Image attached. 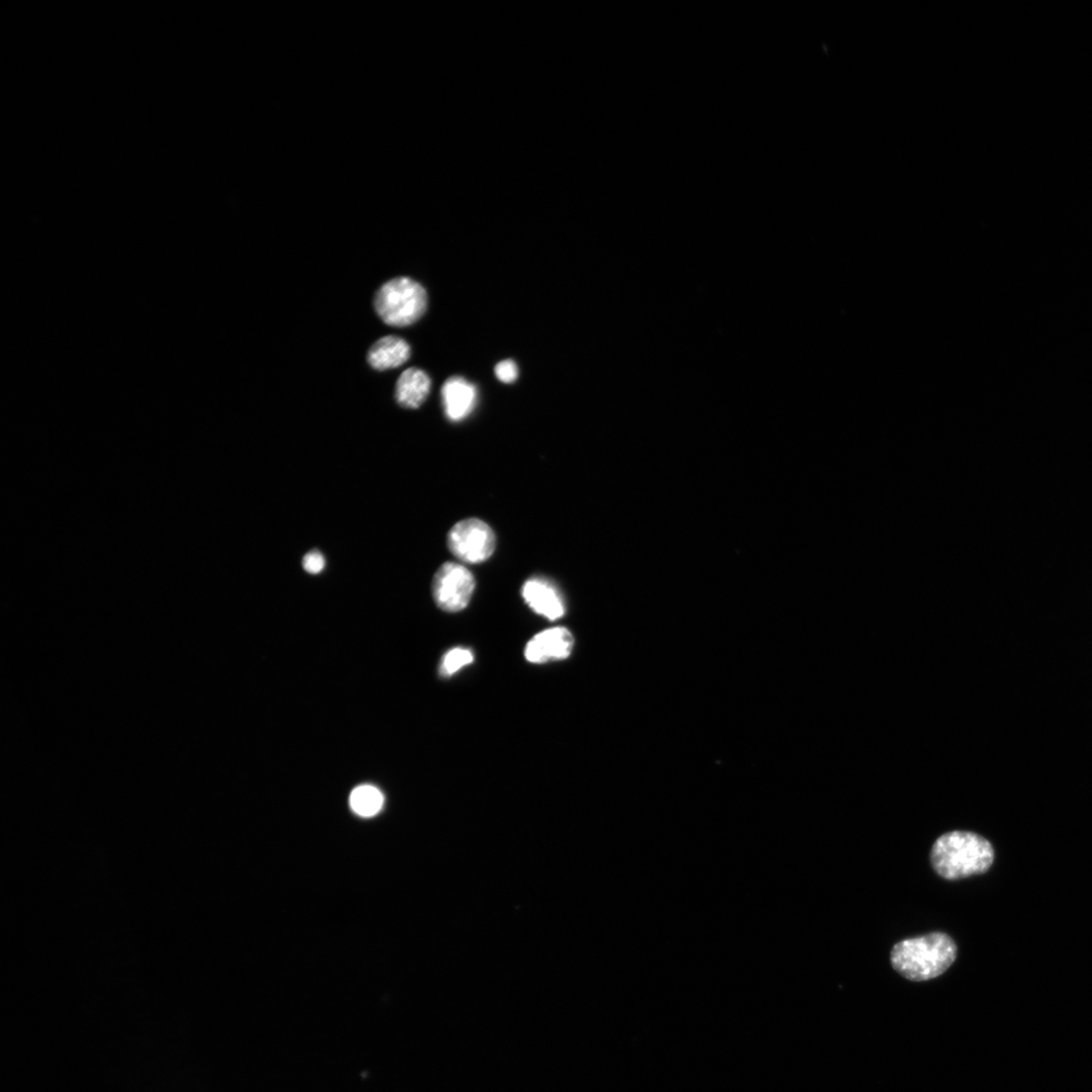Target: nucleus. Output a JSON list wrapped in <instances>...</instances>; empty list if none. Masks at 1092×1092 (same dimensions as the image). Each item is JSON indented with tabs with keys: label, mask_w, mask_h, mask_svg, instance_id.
<instances>
[{
	"label": "nucleus",
	"mask_w": 1092,
	"mask_h": 1092,
	"mask_svg": "<svg viewBox=\"0 0 1092 1092\" xmlns=\"http://www.w3.org/2000/svg\"><path fill=\"white\" fill-rule=\"evenodd\" d=\"M452 554L468 564H481L489 560L496 549V536L492 528L477 518L457 523L448 535Z\"/></svg>",
	"instance_id": "obj_4"
},
{
	"label": "nucleus",
	"mask_w": 1092,
	"mask_h": 1092,
	"mask_svg": "<svg viewBox=\"0 0 1092 1092\" xmlns=\"http://www.w3.org/2000/svg\"><path fill=\"white\" fill-rule=\"evenodd\" d=\"M518 372L517 365L511 360L501 362L495 368L497 379L505 384L514 383L518 379Z\"/></svg>",
	"instance_id": "obj_13"
},
{
	"label": "nucleus",
	"mask_w": 1092,
	"mask_h": 1092,
	"mask_svg": "<svg viewBox=\"0 0 1092 1092\" xmlns=\"http://www.w3.org/2000/svg\"><path fill=\"white\" fill-rule=\"evenodd\" d=\"M956 957L954 939L937 931L901 940L891 951L892 967L904 978L915 982L940 976Z\"/></svg>",
	"instance_id": "obj_2"
},
{
	"label": "nucleus",
	"mask_w": 1092,
	"mask_h": 1092,
	"mask_svg": "<svg viewBox=\"0 0 1092 1092\" xmlns=\"http://www.w3.org/2000/svg\"><path fill=\"white\" fill-rule=\"evenodd\" d=\"M994 861L992 845L983 836L970 831H951L939 836L932 846L930 862L937 875L947 880H960L987 872Z\"/></svg>",
	"instance_id": "obj_1"
},
{
	"label": "nucleus",
	"mask_w": 1092,
	"mask_h": 1092,
	"mask_svg": "<svg viewBox=\"0 0 1092 1092\" xmlns=\"http://www.w3.org/2000/svg\"><path fill=\"white\" fill-rule=\"evenodd\" d=\"M375 309L390 326L405 327L419 321L428 306L426 290L410 278H396L377 292Z\"/></svg>",
	"instance_id": "obj_3"
},
{
	"label": "nucleus",
	"mask_w": 1092,
	"mask_h": 1092,
	"mask_svg": "<svg viewBox=\"0 0 1092 1092\" xmlns=\"http://www.w3.org/2000/svg\"><path fill=\"white\" fill-rule=\"evenodd\" d=\"M474 661L473 653L468 649L457 648L450 651L440 665V675L444 678L454 676L460 670L469 666Z\"/></svg>",
	"instance_id": "obj_12"
},
{
	"label": "nucleus",
	"mask_w": 1092,
	"mask_h": 1092,
	"mask_svg": "<svg viewBox=\"0 0 1092 1092\" xmlns=\"http://www.w3.org/2000/svg\"><path fill=\"white\" fill-rule=\"evenodd\" d=\"M431 389L428 375L416 368L405 371L396 386V399L400 406L418 409L427 400Z\"/></svg>",
	"instance_id": "obj_10"
},
{
	"label": "nucleus",
	"mask_w": 1092,
	"mask_h": 1092,
	"mask_svg": "<svg viewBox=\"0 0 1092 1092\" xmlns=\"http://www.w3.org/2000/svg\"><path fill=\"white\" fill-rule=\"evenodd\" d=\"M574 636L565 627H554L536 634L526 646L525 658L533 664L562 661L574 649Z\"/></svg>",
	"instance_id": "obj_6"
},
{
	"label": "nucleus",
	"mask_w": 1092,
	"mask_h": 1092,
	"mask_svg": "<svg viewBox=\"0 0 1092 1092\" xmlns=\"http://www.w3.org/2000/svg\"><path fill=\"white\" fill-rule=\"evenodd\" d=\"M526 604L538 615L558 620L566 613V605L558 588L543 578L526 581L521 591Z\"/></svg>",
	"instance_id": "obj_7"
},
{
	"label": "nucleus",
	"mask_w": 1092,
	"mask_h": 1092,
	"mask_svg": "<svg viewBox=\"0 0 1092 1092\" xmlns=\"http://www.w3.org/2000/svg\"><path fill=\"white\" fill-rule=\"evenodd\" d=\"M442 404L446 417L454 422L468 418L478 402L477 388L461 377L449 379L441 390Z\"/></svg>",
	"instance_id": "obj_8"
},
{
	"label": "nucleus",
	"mask_w": 1092,
	"mask_h": 1092,
	"mask_svg": "<svg viewBox=\"0 0 1092 1092\" xmlns=\"http://www.w3.org/2000/svg\"><path fill=\"white\" fill-rule=\"evenodd\" d=\"M411 357V348L406 340L397 336H387L378 340L370 350L368 361L379 372L397 369Z\"/></svg>",
	"instance_id": "obj_9"
},
{
	"label": "nucleus",
	"mask_w": 1092,
	"mask_h": 1092,
	"mask_svg": "<svg viewBox=\"0 0 1092 1092\" xmlns=\"http://www.w3.org/2000/svg\"><path fill=\"white\" fill-rule=\"evenodd\" d=\"M350 801L353 810L357 814L363 817H372L383 808L384 796L377 787L362 785L352 792Z\"/></svg>",
	"instance_id": "obj_11"
},
{
	"label": "nucleus",
	"mask_w": 1092,
	"mask_h": 1092,
	"mask_svg": "<svg viewBox=\"0 0 1092 1092\" xmlns=\"http://www.w3.org/2000/svg\"><path fill=\"white\" fill-rule=\"evenodd\" d=\"M476 588L473 574L464 566L446 563L436 572L432 593L436 605L445 612L456 613L469 605Z\"/></svg>",
	"instance_id": "obj_5"
},
{
	"label": "nucleus",
	"mask_w": 1092,
	"mask_h": 1092,
	"mask_svg": "<svg viewBox=\"0 0 1092 1092\" xmlns=\"http://www.w3.org/2000/svg\"><path fill=\"white\" fill-rule=\"evenodd\" d=\"M325 558L318 551L308 553L303 559V568L307 573L311 575H318L322 573L325 569Z\"/></svg>",
	"instance_id": "obj_14"
}]
</instances>
